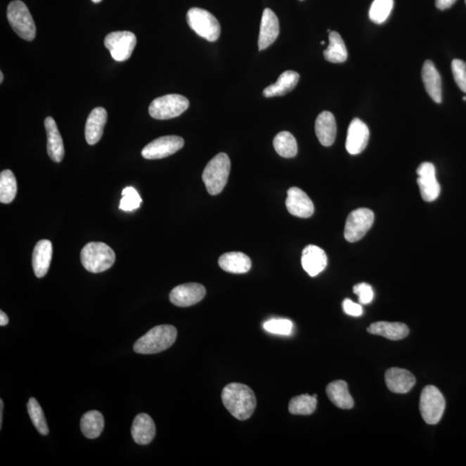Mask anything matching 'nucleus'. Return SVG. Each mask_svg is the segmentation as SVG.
<instances>
[{"label":"nucleus","mask_w":466,"mask_h":466,"mask_svg":"<svg viewBox=\"0 0 466 466\" xmlns=\"http://www.w3.org/2000/svg\"><path fill=\"white\" fill-rule=\"evenodd\" d=\"M343 310L346 315L358 317L363 314V308L360 304L355 303L350 299H346L343 301Z\"/></svg>","instance_id":"nucleus-40"},{"label":"nucleus","mask_w":466,"mask_h":466,"mask_svg":"<svg viewBox=\"0 0 466 466\" xmlns=\"http://www.w3.org/2000/svg\"><path fill=\"white\" fill-rule=\"evenodd\" d=\"M327 395L331 402L341 410H351L354 406L353 398L345 381L337 380L328 384Z\"/></svg>","instance_id":"nucleus-27"},{"label":"nucleus","mask_w":466,"mask_h":466,"mask_svg":"<svg viewBox=\"0 0 466 466\" xmlns=\"http://www.w3.org/2000/svg\"><path fill=\"white\" fill-rule=\"evenodd\" d=\"M47 132V151L49 158L56 163L63 161L65 155L63 141L58 127L52 117L46 118L44 121Z\"/></svg>","instance_id":"nucleus-19"},{"label":"nucleus","mask_w":466,"mask_h":466,"mask_svg":"<svg viewBox=\"0 0 466 466\" xmlns=\"http://www.w3.org/2000/svg\"><path fill=\"white\" fill-rule=\"evenodd\" d=\"M374 223V213L368 208H358L347 218L344 236L347 241L355 243L364 238Z\"/></svg>","instance_id":"nucleus-9"},{"label":"nucleus","mask_w":466,"mask_h":466,"mask_svg":"<svg viewBox=\"0 0 466 466\" xmlns=\"http://www.w3.org/2000/svg\"><path fill=\"white\" fill-rule=\"evenodd\" d=\"M18 191L17 180L13 171L3 170L0 174V201L9 204L16 197Z\"/></svg>","instance_id":"nucleus-32"},{"label":"nucleus","mask_w":466,"mask_h":466,"mask_svg":"<svg viewBox=\"0 0 466 466\" xmlns=\"http://www.w3.org/2000/svg\"><path fill=\"white\" fill-rule=\"evenodd\" d=\"M230 170V158L225 153L216 155L208 163L202 174V180L210 194L217 196L222 192L227 185Z\"/></svg>","instance_id":"nucleus-4"},{"label":"nucleus","mask_w":466,"mask_h":466,"mask_svg":"<svg viewBox=\"0 0 466 466\" xmlns=\"http://www.w3.org/2000/svg\"><path fill=\"white\" fill-rule=\"evenodd\" d=\"M280 32V26L277 15L273 11L266 8L263 11L260 33L258 38L259 51H265L277 40Z\"/></svg>","instance_id":"nucleus-18"},{"label":"nucleus","mask_w":466,"mask_h":466,"mask_svg":"<svg viewBox=\"0 0 466 466\" xmlns=\"http://www.w3.org/2000/svg\"><path fill=\"white\" fill-rule=\"evenodd\" d=\"M184 145V140L179 136H164L152 141L143 149V158L149 160L162 159L175 154Z\"/></svg>","instance_id":"nucleus-11"},{"label":"nucleus","mask_w":466,"mask_h":466,"mask_svg":"<svg viewBox=\"0 0 466 466\" xmlns=\"http://www.w3.org/2000/svg\"><path fill=\"white\" fill-rule=\"evenodd\" d=\"M300 75L295 71H285L279 76L277 82L267 87L263 95L267 98L282 96L291 92L299 82Z\"/></svg>","instance_id":"nucleus-28"},{"label":"nucleus","mask_w":466,"mask_h":466,"mask_svg":"<svg viewBox=\"0 0 466 466\" xmlns=\"http://www.w3.org/2000/svg\"><path fill=\"white\" fill-rule=\"evenodd\" d=\"M445 408L446 400L439 389L433 385L423 389L420 398V412L426 423L429 425L439 423L444 414Z\"/></svg>","instance_id":"nucleus-8"},{"label":"nucleus","mask_w":466,"mask_h":466,"mask_svg":"<svg viewBox=\"0 0 466 466\" xmlns=\"http://www.w3.org/2000/svg\"><path fill=\"white\" fill-rule=\"evenodd\" d=\"M353 292L358 296L359 303L361 304H369L373 300L374 293L372 286L365 282L355 285Z\"/></svg>","instance_id":"nucleus-39"},{"label":"nucleus","mask_w":466,"mask_h":466,"mask_svg":"<svg viewBox=\"0 0 466 466\" xmlns=\"http://www.w3.org/2000/svg\"><path fill=\"white\" fill-rule=\"evenodd\" d=\"M53 246L48 239H42L34 248L32 265L36 277L42 278L48 273L52 260Z\"/></svg>","instance_id":"nucleus-21"},{"label":"nucleus","mask_w":466,"mask_h":466,"mask_svg":"<svg viewBox=\"0 0 466 466\" xmlns=\"http://www.w3.org/2000/svg\"><path fill=\"white\" fill-rule=\"evenodd\" d=\"M189 99L180 94H168L156 98L151 102L149 113L158 120L177 118L189 108Z\"/></svg>","instance_id":"nucleus-7"},{"label":"nucleus","mask_w":466,"mask_h":466,"mask_svg":"<svg viewBox=\"0 0 466 466\" xmlns=\"http://www.w3.org/2000/svg\"><path fill=\"white\" fill-rule=\"evenodd\" d=\"M3 410H4V402L3 400H0V429H2L3 424Z\"/></svg>","instance_id":"nucleus-43"},{"label":"nucleus","mask_w":466,"mask_h":466,"mask_svg":"<svg viewBox=\"0 0 466 466\" xmlns=\"http://www.w3.org/2000/svg\"><path fill=\"white\" fill-rule=\"evenodd\" d=\"M275 150L279 156L285 158H295L298 147L295 137L289 132H282L275 137L273 141Z\"/></svg>","instance_id":"nucleus-31"},{"label":"nucleus","mask_w":466,"mask_h":466,"mask_svg":"<svg viewBox=\"0 0 466 466\" xmlns=\"http://www.w3.org/2000/svg\"><path fill=\"white\" fill-rule=\"evenodd\" d=\"M81 260L84 268L92 273L108 270L116 260L115 252L104 243L91 242L83 247Z\"/></svg>","instance_id":"nucleus-3"},{"label":"nucleus","mask_w":466,"mask_h":466,"mask_svg":"<svg viewBox=\"0 0 466 466\" xmlns=\"http://www.w3.org/2000/svg\"><path fill=\"white\" fill-rule=\"evenodd\" d=\"M137 37L131 32H115L105 38V46L117 62H125L132 56L136 47Z\"/></svg>","instance_id":"nucleus-10"},{"label":"nucleus","mask_w":466,"mask_h":466,"mask_svg":"<svg viewBox=\"0 0 466 466\" xmlns=\"http://www.w3.org/2000/svg\"><path fill=\"white\" fill-rule=\"evenodd\" d=\"M325 44H326V42H325V41L320 42V44L324 45Z\"/></svg>","instance_id":"nucleus-46"},{"label":"nucleus","mask_w":466,"mask_h":466,"mask_svg":"<svg viewBox=\"0 0 466 466\" xmlns=\"http://www.w3.org/2000/svg\"><path fill=\"white\" fill-rule=\"evenodd\" d=\"M7 18L14 32L22 39L33 41L36 37L37 29L27 6L20 0L10 3L7 8Z\"/></svg>","instance_id":"nucleus-5"},{"label":"nucleus","mask_w":466,"mask_h":466,"mask_svg":"<svg viewBox=\"0 0 466 466\" xmlns=\"http://www.w3.org/2000/svg\"><path fill=\"white\" fill-rule=\"evenodd\" d=\"M4 81V74L3 72H0V83H3Z\"/></svg>","instance_id":"nucleus-44"},{"label":"nucleus","mask_w":466,"mask_h":466,"mask_svg":"<svg viewBox=\"0 0 466 466\" xmlns=\"http://www.w3.org/2000/svg\"><path fill=\"white\" fill-rule=\"evenodd\" d=\"M263 328L270 334L289 335L293 331V323L289 320L273 319L263 324Z\"/></svg>","instance_id":"nucleus-37"},{"label":"nucleus","mask_w":466,"mask_h":466,"mask_svg":"<svg viewBox=\"0 0 466 466\" xmlns=\"http://www.w3.org/2000/svg\"><path fill=\"white\" fill-rule=\"evenodd\" d=\"M324 56L328 62L342 63L347 59V49L342 37L338 32L329 33V45L324 51Z\"/></svg>","instance_id":"nucleus-30"},{"label":"nucleus","mask_w":466,"mask_h":466,"mask_svg":"<svg viewBox=\"0 0 466 466\" xmlns=\"http://www.w3.org/2000/svg\"><path fill=\"white\" fill-rule=\"evenodd\" d=\"M301 265L309 276L314 277L326 269L327 257L326 252L319 246H308L301 256Z\"/></svg>","instance_id":"nucleus-16"},{"label":"nucleus","mask_w":466,"mask_h":466,"mask_svg":"<svg viewBox=\"0 0 466 466\" xmlns=\"http://www.w3.org/2000/svg\"><path fill=\"white\" fill-rule=\"evenodd\" d=\"M286 206L292 215L307 219L315 213V206L308 194L296 187L289 189Z\"/></svg>","instance_id":"nucleus-15"},{"label":"nucleus","mask_w":466,"mask_h":466,"mask_svg":"<svg viewBox=\"0 0 466 466\" xmlns=\"http://www.w3.org/2000/svg\"><path fill=\"white\" fill-rule=\"evenodd\" d=\"M133 439L139 445H148L156 436V425L150 415L139 414L136 416L132 427Z\"/></svg>","instance_id":"nucleus-22"},{"label":"nucleus","mask_w":466,"mask_h":466,"mask_svg":"<svg viewBox=\"0 0 466 466\" xmlns=\"http://www.w3.org/2000/svg\"><path fill=\"white\" fill-rule=\"evenodd\" d=\"M27 410L30 420L35 426L38 433L42 435L49 434V427L46 422L44 413L35 398H30L27 403Z\"/></svg>","instance_id":"nucleus-35"},{"label":"nucleus","mask_w":466,"mask_h":466,"mask_svg":"<svg viewBox=\"0 0 466 466\" xmlns=\"http://www.w3.org/2000/svg\"><path fill=\"white\" fill-rule=\"evenodd\" d=\"M417 183L424 201L432 202L441 194V185L436 179V171L433 163H423L418 167Z\"/></svg>","instance_id":"nucleus-12"},{"label":"nucleus","mask_w":466,"mask_h":466,"mask_svg":"<svg viewBox=\"0 0 466 466\" xmlns=\"http://www.w3.org/2000/svg\"><path fill=\"white\" fill-rule=\"evenodd\" d=\"M9 322L8 316L6 315V313L3 311L0 312V326L4 327L6 326Z\"/></svg>","instance_id":"nucleus-42"},{"label":"nucleus","mask_w":466,"mask_h":466,"mask_svg":"<svg viewBox=\"0 0 466 466\" xmlns=\"http://www.w3.org/2000/svg\"><path fill=\"white\" fill-rule=\"evenodd\" d=\"M177 330L171 325H160L137 339L133 349L139 354H156L169 349L177 341Z\"/></svg>","instance_id":"nucleus-2"},{"label":"nucleus","mask_w":466,"mask_h":466,"mask_svg":"<svg viewBox=\"0 0 466 466\" xmlns=\"http://www.w3.org/2000/svg\"><path fill=\"white\" fill-rule=\"evenodd\" d=\"M106 121H108V113L105 108H96L92 111L87 118L85 128L87 144L94 145L101 139Z\"/></svg>","instance_id":"nucleus-20"},{"label":"nucleus","mask_w":466,"mask_h":466,"mask_svg":"<svg viewBox=\"0 0 466 466\" xmlns=\"http://www.w3.org/2000/svg\"><path fill=\"white\" fill-rule=\"evenodd\" d=\"M464 101H466V96L463 98Z\"/></svg>","instance_id":"nucleus-47"},{"label":"nucleus","mask_w":466,"mask_h":466,"mask_svg":"<svg viewBox=\"0 0 466 466\" xmlns=\"http://www.w3.org/2000/svg\"><path fill=\"white\" fill-rule=\"evenodd\" d=\"M221 398L225 408L239 421L249 419L257 406L253 391L246 384L233 383L225 386Z\"/></svg>","instance_id":"nucleus-1"},{"label":"nucleus","mask_w":466,"mask_h":466,"mask_svg":"<svg viewBox=\"0 0 466 466\" xmlns=\"http://www.w3.org/2000/svg\"><path fill=\"white\" fill-rule=\"evenodd\" d=\"M205 296L206 289L203 285L190 282L173 289L170 295V300L177 307L186 308L200 303Z\"/></svg>","instance_id":"nucleus-13"},{"label":"nucleus","mask_w":466,"mask_h":466,"mask_svg":"<svg viewBox=\"0 0 466 466\" xmlns=\"http://www.w3.org/2000/svg\"><path fill=\"white\" fill-rule=\"evenodd\" d=\"M385 383L389 391L397 394H406L415 384V377L405 369L391 368L385 373Z\"/></svg>","instance_id":"nucleus-17"},{"label":"nucleus","mask_w":466,"mask_h":466,"mask_svg":"<svg viewBox=\"0 0 466 466\" xmlns=\"http://www.w3.org/2000/svg\"><path fill=\"white\" fill-rule=\"evenodd\" d=\"M369 334L379 335L391 341H400L410 334L407 325L400 322H378L367 328Z\"/></svg>","instance_id":"nucleus-25"},{"label":"nucleus","mask_w":466,"mask_h":466,"mask_svg":"<svg viewBox=\"0 0 466 466\" xmlns=\"http://www.w3.org/2000/svg\"><path fill=\"white\" fill-rule=\"evenodd\" d=\"M142 203V199H141L139 194L137 191L132 188V187H127L122 192V199L120 203V209L125 212H132L134 210L139 208Z\"/></svg>","instance_id":"nucleus-36"},{"label":"nucleus","mask_w":466,"mask_h":466,"mask_svg":"<svg viewBox=\"0 0 466 466\" xmlns=\"http://www.w3.org/2000/svg\"><path fill=\"white\" fill-rule=\"evenodd\" d=\"M315 132L323 146L329 147L334 143L337 134V125L332 113L325 111L317 117Z\"/></svg>","instance_id":"nucleus-23"},{"label":"nucleus","mask_w":466,"mask_h":466,"mask_svg":"<svg viewBox=\"0 0 466 466\" xmlns=\"http://www.w3.org/2000/svg\"><path fill=\"white\" fill-rule=\"evenodd\" d=\"M187 22L189 27L202 38L215 42L220 36V25L217 18L209 11L201 8H191L187 13Z\"/></svg>","instance_id":"nucleus-6"},{"label":"nucleus","mask_w":466,"mask_h":466,"mask_svg":"<svg viewBox=\"0 0 466 466\" xmlns=\"http://www.w3.org/2000/svg\"><path fill=\"white\" fill-rule=\"evenodd\" d=\"M105 427V420L101 413L96 410L84 414L81 421L82 432L87 439H96L101 434Z\"/></svg>","instance_id":"nucleus-29"},{"label":"nucleus","mask_w":466,"mask_h":466,"mask_svg":"<svg viewBox=\"0 0 466 466\" xmlns=\"http://www.w3.org/2000/svg\"><path fill=\"white\" fill-rule=\"evenodd\" d=\"M452 71L458 87L466 94V63L462 60L454 59Z\"/></svg>","instance_id":"nucleus-38"},{"label":"nucleus","mask_w":466,"mask_h":466,"mask_svg":"<svg viewBox=\"0 0 466 466\" xmlns=\"http://www.w3.org/2000/svg\"><path fill=\"white\" fill-rule=\"evenodd\" d=\"M456 0H435V6L439 10L444 11L452 7Z\"/></svg>","instance_id":"nucleus-41"},{"label":"nucleus","mask_w":466,"mask_h":466,"mask_svg":"<svg viewBox=\"0 0 466 466\" xmlns=\"http://www.w3.org/2000/svg\"><path fill=\"white\" fill-rule=\"evenodd\" d=\"M317 396L301 395L290 401L289 410L292 415H308L313 414L317 407Z\"/></svg>","instance_id":"nucleus-33"},{"label":"nucleus","mask_w":466,"mask_h":466,"mask_svg":"<svg viewBox=\"0 0 466 466\" xmlns=\"http://www.w3.org/2000/svg\"><path fill=\"white\" fill-rule=\"evenodd\" d=\"M220 268L232 274L247 273L251 268V261L247 255L242 252H228L219 259Z\"/></svg>","instance_id":"nucleus-26"},{"label":"nucleus","mask_w":466,"mask_h":466,"mask_svg":"<svg viewBox=\"0 0 466 466\" xmlns=\"http://www.w3.org/2000/svg\"><path fill=\"white\" fill-rule=\"evenodd\" d=\"M393 7L394 0H374L369 13L370 20L377 25L383 24L391 15Z\"/></svg>","instance_id":"nucleus-34"},{"label":"nucleus","mask_w":466,"mask_h":466,"mask_svg":"<svg viewBox=\"0 0 466 466\" xmlns=\"http://www.w3.org/2000/svg\"><path fill=\"white\" fill-rule=\"evenodd\" d=\"M92 1H93L94 3H96V4H97V3L101 2L102 0H92Z\"/></svg>","instance_id":"nucleus-45"},{"label":"nucleus","mask_w":466,"mask_h":466,"mask_svg":"<svg viewBox=\"0 0 466 466\" xmlns=\"http://www.w3.org/2000/svg\"><path fill=\"white\" fill-rule=\"evenodd\" d=\"M422 81L426 91L435 103L442 102L441 77L432 61L427 60L422 67Z\"/></svg>","instance_id":"nucleus-24"},{"label":"nucleus","mask_w":466,"mask_h":466,"mask_svg":"<svg viewBox=\"0 0 466 466\" xmlns=\"http://www.w3.org/2000/svg\"><path fill=\"white\" fill-rule=\"evenodd\" d=\"M370 139L368 126L359 118L351 120L347 132L346 148L351 155L360 154L367 146Z\"/></svg>","instance_id":"nucleus-14"},{"label":"nucleus","mask_w":466,"mask_h":466,"mask_svg":"<svg viewBox=\"0 0 466 466\" xmlns=\"http://www.w3.org/2000/svg\"><path fill=\"white\" fill-rule=\"evenodd\" d=\"M465 4H466V0H465Z\"/></svg>","instance_id":"nucleus-48"}]
</instances>
